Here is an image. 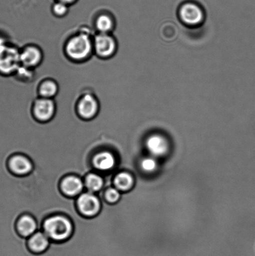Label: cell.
Returning <instances> with one entry per match:
<instances>
[{
    "label": "cell",
    "instance_id": "obj_1",
    "mask_svg": "<svg viewBox=\"0 0 255 256\" xmlns=\"http://www.w3.org/2000/svg\"><path fill=\"white\" fill-rule=\"evenodd\" d=\"M93 52V41L88 34L83 32L70 37L64 44V54L75 62L89 58Z\"/></svg>",
    "mask_w": 255,
    "mask_h": 256
},
{
    "label": "cell",
    "instance_id": "obj_2",
    "mask_svg": "<svg viewBox=\"0 0 255 256\" xmlns=\"http://www.w3.org/2000/svg\"><path fill=\"white\" fill-rule=\"evenodd\" d=\"M45 232L48 236L56 240H63L71 234L72 225L69 220L63 216H53L44 222Z\"/></svg>",
    "mask_w": 255,
    "mask_h": 256
},
{
    "label": "cell",
    "instance_id": "obj_3",
    "mask_svg": "<svg viewBox=\"0 0 255 256\" xmlns=\"http://www.w3.org/2000/svg\"><path fill=\"white\" fill-rule=\"evenodd\" d=\"M179 17L182 24L190 28L199 27L205 21L204 10L194 2H186L181 5L179 10Z\"/></svg>",
    "mask_w": 255,
    "mask_h": 256
},
{
    "label": "cell",
    "instance_id": "obj_4",
    "mask_svg": "<svg viewBox=\"0 0 255 256\" xmlns=\"http://www.w3.org/2000/svg\"><path fill=\"white\" fill-rule=\"evenodd\" d=\"M93 50L95 54L99 58H111L117 52L116 40L111 34H97L94 38Z\"/></svg>",
    "mask_w": 255,
    "mask_h": 256
},
{
    "label": "cell",
    "instance_id": "obj_5",
    "mask_svg": "<svg viewBox=\"0 0 255 256\" xmlns=\"http://www.w3.org/2000/svg\"><path fill=\"white\" fill-rule=\"evenodd\" d=\"M75 108L81 118L91 120L98 114L100 110L99 101L95 95L87 92L80 96Z\"/></svg>",
    "mask_w": 255,
    "mask_h": 256
},
{
    "label": "cell",
    "instance_id": "obj_6",
    "mask_svg": "<svg viewBox=\"0 0 255 256\" xmlns=\"http://www.w3.org/2000/svg\"><path fill=\"white\" fill-rule=\"evenodd\" d=\"M56 102L53 100L41 97L34 100L31 107L32 115L40 122L50 121L56 114Z\"/></svg>",
    "mask_w": 255,
    "mask_h": 256
},
{
    "label": "cell",
    "instance_id": "obj_7",
    "mask_svg": "<svg viewBox=\"0 0 255 256\" xmlns=\"http://www.w3.org/2000/svg\"><path fill=\"white\" fill-rule=\"evenodd\" d=\"M43 60V54L42 50L36 45L29 44L25 46L20 52V61L21 64L30 69L38 66Z\"/></svg>",
    "mask_w": 255,
    "mask_h": 256
},
{
    "label": "cell",
    "instance_id": "obj_8",
    "mask_svg": "<svg viewBox=\"0 0 255 256\" xmlns=\"http://www.w3.org/2000/svg\"><path fill=\"white\" fill-rule=\"evenodd\" d=\"M4 56L1 60V67L2 71L6 74L17 72L20 66V52L16 48H6L3 52Z\"/></svg>",
    "mask_w": 255,
    "mask_h": 256
},
{
    "label": "cell",
    "instance_id": "obj_9",
    "mask_svg": "<svg viewBox=\"0 0 255 256\" xmlns=\"http://www.w3.org/2000/svg\"><path fill=\"white\" fill-rule=\"evenodd\" d=\"M146 147L149 152L156 157L163 156L168 152L169 144L163 136H150L146 140Z\"/></svg>",
    "mask_w": 255,
    "mask_h": 256
},
{
    "label": "cell",
    "instance_id": "obj_10",
    "mask_svg": "<svg viewBox=\"0 0 255 256\" xmlns=\"http://www.w3.org/2000/svg\"><path fill=\"white\" fill-rule=\"evenodd\" d=\"M78 206L82 214L92 216L98 212L100 208L99 200L91 193H84L79 197Z\"/></svg>",
    "mask_w": 255,
    "mask_h": 256
},
{
    "label": "cell",
    "instance_id": "obj_11",
    "mask_svg": "<svg viewBox=\"0 0 255 256\" xmlns=\"http://www.w3.org/2000/svg\"><path fill=\"white\" fill-rule=\"evenodd\" d=\"M7 166L11 172L20 175L29 172L32 168L29 160L22 156H14L10 158Z\"/></svg>",
    "mask_w": 255,
    "mask_h": 256
},
{
    "label": "cell",
    "instance_id": "obj_12",
    "mask_svg": "<svg viewBox=\"0 0 255 256\" xmlns=\"http://www.w3.org/2000/svg\"><path fill=\"white\" fill-rule=\"evenodd\" d=\"M59 86L54 80L47 78L40 82L37 88V94L39 97L53 100L58 94Z\"/></svg>",
    "mask_w": 255,
    "mask_h": 256
},
{
    "label": "cell",
    "instance_id": "obj_13",
    "mask_svg": "<svg viewBox=\"0 0 255 256\" xmlns=\"http://www.w3.org/2000/svg\"><path fill=\"white\" fill-rule=\"evenodd\" d=\"M81 180L76 177H67L62 183V189L65 194L73 196L78 194L82 190Z\"/></svg>",
    "mask_w": 255,
    "mask_h": 256
},
{
    "label": "cell",
    "instance_id": "obj_14",
    "mask_svg": "<svg viewBox=\"0 0 255 256\" xmlns=\"http://www.w3.org/2000/svg\"><path fill=\"white\" fill-rule=\"evenodd\" d=\"M94 164L97 169L109 170L114 166L115 158L109 152H102L97 154L94 159Z\"/></svg>",
    "mask_w": 255,
    "mask_h": 256
},
{
    "label": "cell",
    "instance_id": "obj_15",
    "mask_svg": "<svg viewBox=\"0 0 255 256\" xmlns=\"http://www.w3.org/2000/svg\"><path fill=\"white\" fill-rule=\"evenodd\" d=\"M94 26L99 34H110L114 29V20L109 15L102 14L95 20Z\"/></svg>",
    "mask_w": 255,
    "mask_h": 256
},
{
    "label": "cell",
    "instance_id": "obj_16",
    "mask_svg": "<svg viewBox=\"0 0 255 256\" xmlns=\"http://www.w3.org/2000/svg\"><path fill=\"white\" fill-rule=\"evenodd\" d=\"M49 246V240L46 235L37 232L32 236L29 242L30 250L36 253H41L46 250Z\"/></svg>",
    "mask_w": 255,
    "mask_h": 256
},
{
    "label": "cell",
    "instance_id": "obj_17",
    "mask_svg": "<svg viewBox=\"0 0 255 256\" xmlns=\"http://www.w3.org/2000/svg\"><path fill=\"white\" fill-rule=\"evenodd\" d=\"M36 224L33 219L29 216H23L17 222V230L20 234L28 236L36 230Z\"/></svg>",
    "mask_w": 255,
    "mask_h": 256
},
{
    "label": "cell",
    "instance_id": "obj_18",
    "mask_svg": "<svg viewBox=\"0 0 255 256\" xmlns=\"http://www.w3.org/2000/svg\"><path fill=\"white\" fill-rule=\"evenodd\" d=\"M115 185L117 189L121 190H127L131 189L133 185V178L128 173H120L115 178Z\"/></svg>",
    "mask_w": 255,
    "mask_h": 256
},
{
    "label": "cell",
    "instance_id": "obj_19",
    "mask_svg": "<svg viewBox=\"0 0 255 256\" xmlns=\"http://www.w3.org/2000/svg\"><path fill=\"white\" fill-rule=\"evenodd\" d=\"M102 185H103V180L99 176L92 174L87 176L86 186L90 192H97L101 189Z\"/></svg>",
    "mask_w": 255,
    "mask_h": 256
},
{
    "label": "cell",
    "instance_id": "obj_20",
    "mask_svg": "<svg viewBox=\"0 0 255 256\" xmlns=\"http://www.w3.org/2000/svg\"><path fill=\"white\" fill-rule=\"evenodd\" d=\"M141 168L144 172L147 173L153 172L157 169V163L154 158H146L142 160Z\"/></svg>",
    "mask_w": 255,
    "mask_h": 256
},
{
    "label": "cell",
    "instance_id": "obj_21",
    "mask_svg": "<svg viewBox=\"0 0 255 256\" xmlns=\"http://www.w3.org/2000/svg\"><path fill=\"white\" fill-rule=\"evenodd\" d=\"M52 11L55 16L62 18L66 16L68 12V6L64 2H58L53 5Z\"/></svg>",
    "mask_w": 255,
    "mask_h": 256
},
{
    "label": "cell",
    "instance_id": "obj_22",
    "mask_svg": "<svg viewBox=\"0 0 255 256\" xmlns=\"http://www.w3.org/2000/svg\"><path fill=\"white\" fill-rule=\"evenodd\" d=\"M106 198L109 202H116L119 199L120 194L114 188H111L107 190L106 192Z\"/></svg>",
    "mask_w": 255,
    "mask_h": 256
},
{
    "label": "cell",
    "instance_id": "obj_23",
    "mask_svg": "<svg viewBox=\"0 0 255 256\" xmlns=\"http://www.w3.org/2000/svg\"><path fill=\"white\" fill-rule=\"evenodd\" d=\"M60 2H64V4H71V2H73L74 0H58Z\"/></svg>",
    "mask_w": 255,
    "mask_h": 256
}]
</instances>
